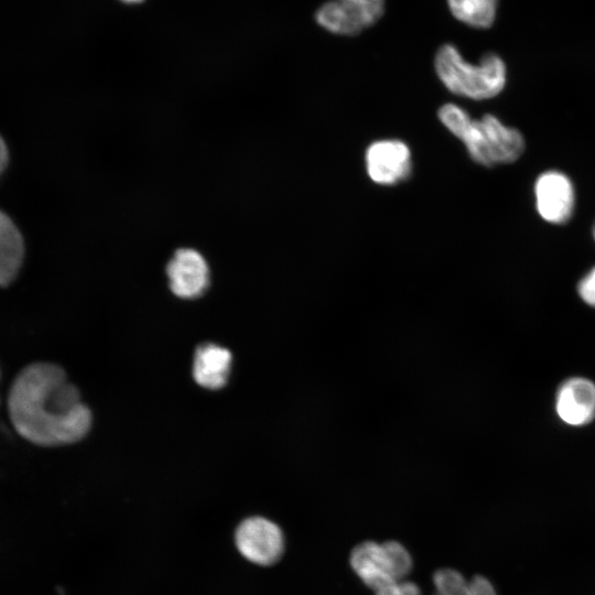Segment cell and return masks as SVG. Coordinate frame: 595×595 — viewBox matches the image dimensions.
<instances>
[{
  "instance_id": "cell-1",
  "label": "cell",
  "mask_w": 595,
  "mask_h": 595,
  "mask_svg": "<svg viewBox=\"0 0 595 595\" xmlns=\"http://www.w3.org/2000/svg\"><path fill=\"white\" fill-rule=\"evenodd\" d=\"M7 412L14 432L40 447H57L83 440L91 428L90 409L66 371L51 361H33L14 376L7 394Z\"/></svg>"
},
{
  "instance_id": "cell-2",
  "label": "cell",
  "mask_w": 595,
  "mask_h": 595,
  "mask_svg": "<svg viewBox=\"0 0 595 595\" xmlns=\"http://www.w3.org/2000/svg\"><path fill=\"white\" fill-rule=\"evenodd\" d=\"M437 117L443 126L465 144L470 159L483 166L513 163L524 152L523 134L491 113L473 119L459 106L444 104L439 109Z\"/></svg>"
},
{
  "instance_id": "cell-3",
  "label": "cell",
  "mask_w": 595,
  "mask_h": 595,
  "mask_svg": "<svg viewBox=\"0 0 595 595\" xmlns=\"http://www.w3.org/2000/svg\"><path fill=\"white\" fill-rule=\"evenodd\" d=\"M434 68L451 93L474 100L491 99L507 84V66L495 53H487L479 63L470 64L454 45L444 44L435 54Z\"/></svg>"
},
{
  "instance_id": "cell-4",
  "label": "cell",
  "mask_w": 595,
  "mask_h": 595,
  "mask_svg": "<svg viewBox=\"0 0 595 595\" xmlns=\"http://www.w3.org/2000/svg\"><path fill=\"white\" fill-rule=\"evenodd\" d=\"M349 563L363 583L374 591L404 580L412 569L409 551L397 541L361 542L353 549Z\"/></svg>"
},
{
  "instance_id": "cell-5",
  "label": "cell",
  "mask_w": 595,
  "mask_h": 595,
  "mask_svg": "<svg viewBox=\"0 0 595 595\" xmlns=\"http://www.w3.org/2000/svg\"><path fill=\"white\" fill-rule=\"evenodd\" d=\"M165 275L171 292L184 300L202 296L210 282V268L205 255L195 247H177L167 259Z\"/></svg>"
},
{
  "instance_id": "cell-6",
  "label": "cell",
  "mask_w": 595,
  "mask_h": 595,
  "mask_svg": "<svg viewBox=\"0 0 595 595\" xmlns=\"http://www.w3.org/2000/svg\"><path fill=\"white\" fill-rule=\"evenodd\" d=\"M235 542L244 558L263 566L275 563L284 551L282 530L263 517L245 519L236 530Z\"/></svg>"
},
{
  "instance_id": "cell-7",
  "label": "cell",
  "mask_w": 595,
  "mask_h": 595,
  "mask_svg": "<svg viewBox=\"0 0 595 595\" xmlns=\"http://www.w3.org/2000/svg\"><path fill=\"white\" fill-rule=\"evenodd\" d=\"M534 205L542 220L562 225L570 220L575 208V188L564 172L548 170L539 174L533 186Z\"/></svg>"
},
{
  "instance_id": "cell-8",
  "label": "cell",
  "mask_w": 595,
  "mask_h": 595,
  "mask_svg": "<svg viewBox=\"0 0 595 595\" xmlns=\"http://www.w3.org/2000/svg\"><path fill=\"white\" fill-rule=\"evenodd\" d=\"M366 170L370 180L379 185L391 186L410 177L411 151L398 139L372 142L365 154Z\"/></svg>"
},
{
  "instance_id": "cell-9",
  "label": "cell",
  "mask_w": 595,
  "mask_h": 595,
  "mask_svg": "<svg viewBox=\"0 0 595 595\" xmlns=\"http://www.w3.org/2000/svg\"><path fill=\"white\" fill-rule=\"evenodd\" d=\"M555 412L571 426H584L595 419V383L584 377L563 381L555 394Z\"/></svg>"
},
{
  "instance_id": "cell-10",
  "label": "cell",
  "mask_w": 595,
  "mask_h": 595,
  "mask_svg": "<svg viewBox=\"0 0 595 595\" xmlns=\"http://www.w3.org/2000/svg\"><path fill=\"white\" fill-rule=\"evenodd\" d=\"M26 256L23 234L13 218L0 208V288L12 285L19 278Z\"/></svg>"
},
{
  "instance_id": "cell-11",
  "label": "cell",
  "mask_w": 595,
  "mask_h": 595,
  "mask_svg": "<svg viewBox=\"0 0 595 595\" xmlns=\"http://www.w3.org/2000/svg\"><path fill=\"white\" fill-rule=\"evenodd\" d=\"M231 360V353L225 347L210 343L198 346L193 361L194 380L206 389L223 388L230 372Z\"/></svg>"
},
{
  "instance_id": "cell-12",
  "label": "cell",
  "mask_w": 595,
  "mask_h": 595,
  "mask_svg": "<svg viewBox=\"0 0 595 595\" xmlns=\"http://www.w3.org/2000/svg\"><path fill=\"white\" fill-rule=\"evenodd\" d=\"M315 20L323 29L340 35H356L372 25L361 10L342 0L322 4L315 13Z\"/></svg>"
},
{
  "instance_id": "cell-13",
  "label": "cell",
  "mask_w": 595,
  "mask_h": 595,
  "mask_svg": "<svg viewBox=\"0 0 595 595\" xmlns=\"http://www.w3.org/2000/svg\"><path fill=\"white\" fill-rule=\"evenodd\" d=\"M498 3L499 0H447L452 14L476 29H488L494 24Z\"/></svg>"
},
{
  "instance_id": "cell-14",
  "label": "cell",
  "mask_w": 595,
  "mask_h": 595,
  "mask_svg": "<svg viewBox=\"0 0 595 595\" xmlns=\"http://www.w3.org/2000/svg\"><path fill=\"white\" fill-rule=\"evenodd\" d=\"M434 595H472L470 581L454 569H440L433 575Z\"/></svg>"
},
{
  "instance_id": "cell-15",
  "label": "cell",
  "mask_w": 595,
  "mask_h": 595,
  "mask_svg": "<svg viewBox=\"0 0 595 595\" xmlns=\"http://www.w3.org/2000/svg\"><path fill=\"white\" fill-rule=\"evenodd\" d=\"M375 592L376 595H422L420 587L405 578L383 585Z\"/></svg>"
},
{
  "instance_id": "cell-16",
  "label": "cell",
  "mask_w": 595,
  "mask_h": 595,
  "mask_svg": "<svg viewBox=\"0 0 595 595\" xmlns=\"http://www.w3.org/2000/svg\"><path fill=\"white\" fill-rule=\"evenodd\" d=\"M361 10L371 23H376L385 11V0H342Z\"/></svg>"
},
{
  "instance_id": "cell-17",
  "label": "cell",
  "mask_w": 595,
  "mask_h": 595,
  "mask_svg": "<svg viewBox=\"0 0 595 595\" xmlns=\"http://www.w3.org/2000/svg\"><path fill=\"white\" fill-rule=\"evenodd\" d=\"M577 293L584 303L595 307V267L578 281Z\"/></svg>"
},
{
  "instance_id": "cell-18",
  "label": "cell",
  "mask_w": 595,
  "mask_h": 595,
  "mask_svg": "<svg viewBox=\"0 0 595 595\" xmlns=\"http://www.w3.org/2000/svg\"><path fill=\"white\" fill-rule=\"evenodd\" d=\"M472 595H497L493 584L484 576L470 580Z\"/></svg>"
},
{
  "instance_id": "cell-19",
  "label": "cell",
  "mask_w": 595,
  "mask_h": 595,
  "mask_svg": "<svg viewBox=\"0 0 595 595\" xmlns=\"http://www.w3.org/2000/svg\"><path fill=\"white\" fill-rule=\"evenodd\" d=\"M9 164H10V149L4 137L0 133V177L7 171Z\"/></svg>"
},
{
  "instance_id": "cell-20",
  "label": "cell",
  "mask_w": 595,
  "mask_h": 595,
  "mask_svg": "<svg viewBox=\"0 0 595 595\" xmlns=\"http://www.w3.org/2000/svg\"><path fill=\"white\" fill-rule=\"evenodd\" d=\"M123 4L134 6L144 2L145 0H119Z\"/></svg>"
},
{
  "instance_id": "cell-21",
  "label": "cell",
  "mask_w": 595,
  "mask_h": 595,
  "mask_svg": "<svg viewBox=\"0 0 595 595\" xmlns=\"http://www.w3.org/2000/svg\"><path fill=\"white\" fill-rule=\"evenodd\" d=\"M592 234H593V238H594V241H595V225L593 227V232Z\"/></svg>"
},
{
  "instance_id": "cell-22",
  "label": "cell",
  "mask_w": 595,
  "mask_h": 595,
  "mask_svg": "<svg viewBox=\"0 0 595 595\" xmlns=\"http://www.w3.org/2000/svg\"><path fill=\"white\" fill-rule=\"evenodd\" d=\"M1 375H2V372H1V368H0V379H1ZM0 401H1V400H0Z\"/></svg>"
}]
</instances>
